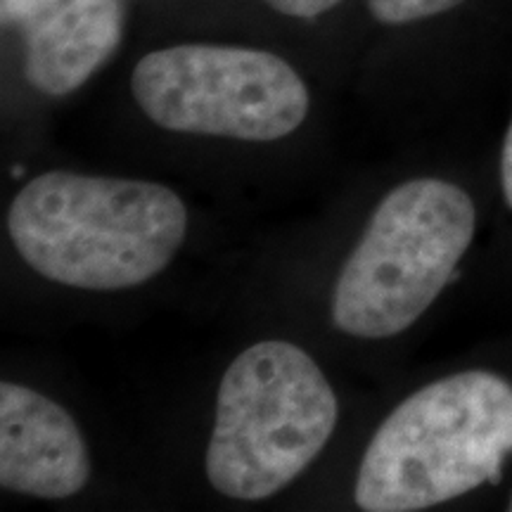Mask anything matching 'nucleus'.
Here are the masks:
<instances>
[{
    "label": "nucleus",
    "mask_w": 512,
    "mask_h": 512,
    "mask_svg": "<svg viewBox=\"0 0 512 512\" xmlns=\"http://www.w3.org/2000/svg\"><path fill=\"white\" fill-rule=\"evenodd\" d=\"M337 425L323 370L290 342H259L230 363L216 399L207 477L238 501H261L297 479Z\"/></svg>",
    "instance_id": "nucleus-3"
},
{
    "label": "nucleus",
    "mask_w": 512,
    "mask_h": 512,
    "mask_svg": "<svg viewBox=\"0 0 512 512\" xmlns=\"http://www.w3.org/2000/svg\"><path fill=\"white\" fill-rule=\"evenodd\" d=\"M510 510H512V503H510Z\"/></svg>",
    "instance_id": "nucleus-11"
},
{
    "label": "nucleus",
    "mask_w": 512,
    "mask_h": 512,
    "mask_svg": "<svg viewBox=\"0 0 512 512\" xmlns=\"http://www.w3.org/2000/svg\"><path fill=\"white\" fill-rule=\"evenodd\" d=\"M501 183H503V195L512 207V124L508 128V136L503 143V155H501Z\"/></svg>",
    "instance_id": "nucleus-10"
},
{
    "label": "nucleus",
    "mask_w": 512,
    "mask_h": 512,
    "mask_svg": "<svg viewBox=\"0 0 512 512\" xmlns=\"http://www.w3.org/2000/svg\"><path fill=\"white\" fill-rule=\"evenodd\" d=\"M264 3L271 5L273 10L283 12V15L311 19L335 8L339 0H264Z\"/></svg>",
    "instance_id": "nucleus-9"
},
{
    "label": "nucleus",
    "mask_w": 512,
    "mask_h": 512,
    "mask_svg": "<svg viewBox=\"0 0 512 512\" xmlns=\"http://www.w3.org/2000/svg\"><path fill=\"white\" fill-rule=\"evenodd\" d=\"M91 477L86 441L72 415L48 396L0 384V484L36 498H67Z\"/></svg>",
    "instance_id": "nucleus-7"
},
{
    "label": "nucleus",
    "mask_w": 512,
    "mask_h": 512,
    "mask_svg": "<svg viewBox=\"0 0 512 512\" xmlns=\"http://www.w3.org/2000/svg\"><path fill=\"white\" fill-rule=\"evenodd\" d=\"M370 15L384 24H406L415 19L434 17L446 12L463 0H366Z\"/></svg>",
    "instance_id": "nucleus-8"
},
{
    "label": "nucleus",
    "mask_w": 512,
    "mask_h": 512,
    "mask_svg": "<svg viewBox=\"0 0 512 512\" xmlns=\"http://www.w3.org/2000/svg\"><path fill=\"white\" fill-rule=\"evenodd\" d=\"M133 98L166 131L268 143L309 114V91L283 57L233 46H174L136 64Z\"/></svg>",
    "instance_id": "nucleus-5"
},
{
    "label": "nucleus",
    "mask_w": 512,
    "mask_h": 512,
    "mask_svg": "<svg viewBox=\"0 0 512 512\" xmlns=\"http://www.w3.org/2000/svg\"><path fill=\"white\" fill-rule=\"evenodd\" d=\"M8 230L43 278L79 290H126L171 264L188 211L159 183L48 171L17 192Z\"/></svg>",
    "instance_id": "nucleus-1"
},
{
    "label": "nucleus",
    "mask_w": 512,
    "mask_h": 512,
    "mask_svg": "<svg viewBox=\"0 0 512 512\" xmlns=\"http://www.w3.org/2000/svg\"><path fill=\"white\" fill-rule=\"evenodd\" d=\"M0 17L24 38L27 81L48 95L83 86L124 34L121 0H0Z\"/></svg>",
    "instance_id": "nucleus-6"
},
{
    "label": "nucleus",
    "mask_w": 512,
    "mask_h": 512,
    "mask_svg": "<svg viewBox=\"0 0 512 512\" xmlns=\"http://www.w3.org/2000/svg\"><path fill=\"white\" fill-rule=\"evenodd\" d=\"M470 195L441 178H415L389 192L349 254L332 292V320L361 339L408 330L456 278L475 238Z\"/></svg>",
    "instance_id": "nucleus-4"
},
{
    "label": "nucleus",
    "mask_w": 512,
    "mask_h": 512,
    "mask_svg": "<svg viewBox=\"0 0 512 512\" xmlns=\"http://www.w3.org/2000/svg\"><path fill=\"white\" fill-rule=\"evenodd\" d=\"M512 453V384L486 370L437 380L408 396L363 453L356 503L413 512L501 479Z\"/></svg>",
    "instance_id": "nucleus-2"
}]
</instances>
